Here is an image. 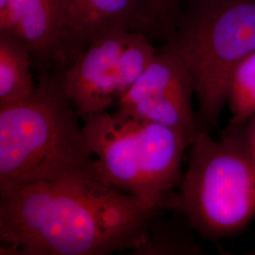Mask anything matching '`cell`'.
<instances>
[{"label": "cell", "instance_id": "cell-1", "mask_svg": "<svg viewBox=\"0 0 255 255\" xmlns=\"http://www.w3.org/2000/svg\"><path fill=\"white\" fill-rule=\"evenodd\" d=\"M153 215L95 174L0 183V255L131 252Z\"/></svg>", "mask_w": 255, "mask_h": 255}, {"label": "cell", "instance_id": "cell-2", "mask_svg": "<svg viewBox=\"0 0 255 255\" xmlns=\"http://www.w3.org/2000/svg\"><path fill=\"white\" fill-rule=\"evenodd\" d=\"M60 74L40 75L27 100L0 106V183L95 174V159Z\"/></svg>", "mask_w": 255, "mask_h": 255}, {"label": "cell", "instance_id": "cell-3", "mask_svg": "<svg viewBox=\"0 0 255 255\" xmlns=\"http://www.w3.org/2000/svg\"><path fill=\"white\" fill-rule=\"evenodd\" d=\"M82 119L99 178L132 196L151 213L164 207L183 177L182 157L190 146L183 136L117 112L105 111Z\"/></svg>", "mask_w": 255, "mask_h": 255}, {"label": "cell", "instance_id": "cell-4", "mask_svg": "<svg viewBox=\"0 0 255 255\" xmlns=\"http://www.w3.org/2000/svg\"><path fill=\"white\" fill-rule=\"evenodd\" d=\"M186 65L198 100L199 128L218 125L231 74L255 51V0H201L165 41Z\"/></svg>", "mask_w": 255, "mask_h": 255}, {"label": "cell", "instance_id": "cell-5", "mask_svg": "<svg viewBox=\"0 0 255 255\" xmlns=\"http://www.w3.org/2000/svg\"><path fill=\"white\" fill-rule=\"evenodd\" d=\"M189 165L165 205L210 237L228 236L255 217V154L251 137L231 131L214 140L199 128L191 144Z\"/></svg>", "mask_w": 255, "mask_h": 255}, {"label": "cell", "instance_id": "cell-6", "mask_svg": "<svg viewBox=\"0 0 255 255\" xmlns=\"http://www.w3.org/2000/svg\"><path fill=\"white\" fill-rule=\"evenodd\" d=\"M156 52L143 33L110 30L59 73L62 88L82 118L105 112L144 73Z\"/></svg>", "mask_w": 255, "mask_h": 255}, {"label": "cell", "instance_id": "cell-7", "mask_svg": "<svg viewBox=\"0 0 255 255\" xmlns=\"http://www.w3.org/2000/svg\"><path fill=\"white\" fill-rule=\"evenodd\" d=\"M191 75L180 56L164 46L117 101V113L145 119L180 133L191 146L199 130Z\"/></svg>", "mask_w": 255, "mask_h": 255}, {"label": "cell", "instance_id": "cell-8", "mask_svg": "<svg viewBox=\"0 0 255 255\" xmlns=\"http://www.w3.org/2000/svg\"><path fill=\"white\" fill-rule=\"evenodd\" d=\"M114 29L164 40L151 0H62L54 72H63L96 38Z\"/></svg>", "mask_w": 255, "mask_h": 255}, {"label": "cell", "instance_id": "cell-9", "mask_svg": "<svg viewBox=\"0 0 255 255\" xmlns=\"http://www.w3.org/2000/svg\"><path fill=\"white\" fill-rule=\"evenodd\" d=\"M0 31L25 42L40 75L54 71L59 17L48 4L43 0H5L0 5Z\"/></svg>", "mask_w": 255, "mask_h": 255}, {"label": "cell", "instance_id": "cell-10", "mask_svg": "<svg viewBox=\"0 0 255 255\" xmlns=\"http://www.w3.org/2000/svg\"><path fill=\"white\" fill-rule=\"evenodd\" d=\"M31 53L19 37L0 31V106L27 100L35 91Z\"/></svg>", "mask_w": 255, "mask_h": 255}, {"label": "cell", "instance_id": "cell-11", "mask_svg": "<svg viewBox=\"0 0 255 255\" xmlns=\"http://www.w3.org/2000/svg\"><path fill=\"white\" fill-rule=\"evenodd\" d=\"M227 103L236 125L255 114V51L244 58L231 74Z\"/></svg>", "mask_w": 255, "mask_h": 255}, {"label": "cell", "instance_id": "cell-12", "mask_svg": "<svg viewBox=\"0 0 255 255\" xmlns=\"http://www.w3.org/2000/svg\"><path fill=\"white\" fill-rule=\"evenodd\" d=\"M164 33V41L171 35L182 17L180 0H151Z\"/></svg>", "mask_w": 255, "mask_h": 255}, {"label": "cell", "instance_id": "cell-13", "mask_svg": "<svg viewBox=\"0 0 255 255\" xmlns=\"http://www.w3.org/2000/svg\"><path fill=\"white\" fill-rule=\"evenodd\" d=\"M45 3L48 4L52 9H54L59 17L60 24V15H61V8H62V0H43Z\"/></svg>", "mask_w": 255, "mask_h": 255}, {"label": "cell", "instance_id": "cell-14", "mask_svg": "<svg viewBox=\"0 0 255 255\" xmlns=\"http://www.w3.org/2000/svg\"><path fill=\"white\" fill-rule=\"evenodd\" d=\"M251 141H252V146H253V149H254V151H255V130L253 131V133H252V136H251Z\"/></svg>", "mask_w": 255, "mask_h": 255}, {"label": "cell", "instance_id": "cell-15", "mask_svg": "<svg viewBox=\"0 0 255 255\" xmlns=\"http://www.w3.org/2000/svg\"><path fill=\"white\" fill-rule=\"evenodd\" d=\"M4 1H5V0H0V5H1V4H3V3H4Z\"/></svg>", "mask_w": 255, "mask_h": 255}, {"label": "cell", "instance_id": "cell-16", "mask_svg": "<svg viewBox=\"0 0 255 255\" xmlns=\"http://www.w3.org/2000/svg\"><path fill=\"white\" fill-rule=\"evenodd\" d=\"M194 1H201V0H190V2H194Z\"/></svg>", "mask_w": 255, "mask_h": 255}]
</instances>
